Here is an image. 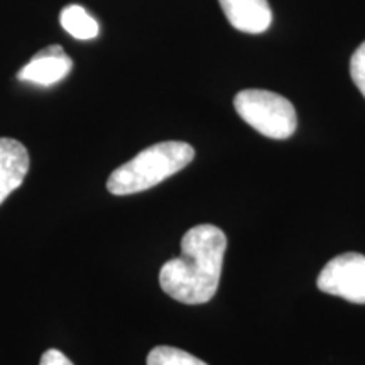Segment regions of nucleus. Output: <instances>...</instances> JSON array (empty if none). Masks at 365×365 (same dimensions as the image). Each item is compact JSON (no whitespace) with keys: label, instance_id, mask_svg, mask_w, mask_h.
I'll return each mask as SVG.
<instances>
[{"label":"nucleus","instance_id":"obj_4","mask_svg":"<svg viewBox=\"0 0 365 365\" xmlns=\"http://www.w3.org/2000/svg\"><path fill=\"white\" fill-rule=\"evenodd\" d=\"M317 284L323 293L365 304V255L346 252L333 257L322 269Z\"/></svg>","mask_w":365,"mask_h":365},{"label":"nucleus","instance_id":"obj_5","mask_svg":"<svg viewBox=\"0 0 365 365\" xmlns=\"http://www.w3.org/2000/svg\"><path fill=\"white\" fill-rule=\"evenodd\" d=\"M71 68L73 61L65 49L53 44L36 53L31 61L17 73V80L39 86H51L66 78Z\"/></svg>","mask_w":365,"mask_h":365},{"label":"nucleus","instance_id":"obj_6","mask_svg":"<svg viewBox=\"0 0 365 365\" xmlns=\"http://www.w3.org/2000/svg\"><path fill=\"white\" fill-rule=\"evenodd\" d=\"M227 21L240 33H266L272 22L267 0H218Z\"/></svg>","mask_w":365,"mask_h":365},{"label":"nucleus","instance_id":"obj_9","mask_svg":"<svg viewBox=\"0 0 365 365\" xmlns=\"http://www.w3.org/2000/svg\"><path fill=\"white\" fill-rule=\"evenodd\" d=\"M148 365H208L195 355L175 346L159 345L148 355Z\"/></svg>","mask_w":365,"mask_h":365},{"label":"nucleus","instance_id":"obj_10","mask_svg":"<svg viewBox=\"0 0 365 365\" xmlns=\"http://www.w3.org/2000/svg\"><path fill=\"white\" fill-rule=\"evenodd\" d=\"M350 76H352L360 93L365 97V41L355 49L352 58H350Z\"/></svg>","mask_w":365,"mask_h":365},{"label":"nucleus","instance_id":"obj_7","mask_svg":"<svg viewBox=\"0 0 365 365\" xmlns=\"http://www.w3.org/2000/svg\"><path fill=\"white\" fill-rule=\"evenodd\" d=\"M29 171V153L19 140L0 137V205L24 182Z\"/></svg>","mask_w":365,"mask_h":365},{"label":"nucleus","instance_id":"obj_1","mask_svg":"<svg viewBox=\"0 0 365 365\" xmlns=\"http://www.w3.org/2000/svg\"><path fill=\"white\" fill-rule=\"evenodd\" d=\"M227 237L210 223L190 228L181 239V255L159 271V284L173 299L185 304L208 303L220 284Z\"/></svg>","mask_w":365,"mask_h":365},{"label":"nucleus","instance_id":"obj_11","mask_svg":"<svg viewBox=\"0 0 365 365\" xmlns=\"http://www.w3.org/2000/svg\"><path fill=\"white\" fill-rule=\"evenodd\" d=\"M39 365H73V362L63 352H59L56 349H51L46 350L43 354Z\"/></svg>","mask_w":365,"mask_h":365},{"label":"nucleus","instance_id":"obj_8","mask_svg":"<svg viewBox=\"0 0 365 365\" xmlns=\"http://www.w3.org/2000/svg\"><path fill=\"white\" fill-rule=\"evenodd\" d=\"M59 22L63 29L75 39L90 41L98 36V22L78 4H71L63 9Z\"/></svg>","mask_w":365,"mask_h":365},{"label":"nucleus","instance_id":"obj_3","mask_svg":"<svg viewBox=\"0 0 365 365\" xmlns=\"http://www.w3.org/2000/svg\"><path fill=\"white\" fill-rule=\"evenodd\" d=\"M234 107L242 120L269 139H287L298 127L293 103L274 91H239L234 98Z\"/></svg>","mask_w":365,"mask_h":365},{"label":"nucleus","instance_id":"obj_2","mask_svg":"<svg viewBox=\"0 0 365 365\" xmlns=\"http://www.w3.org/2000/svg\"><path fill=\"white\" fill-rule=\"evenodd\" d=\"M193 159L195 149L188 143L166 140L154 144L118 166L108 176L107 190L115 196L140 193L185 170Z\"/></svg>","mask_w":365,"mask_h":365}]
</instances>
